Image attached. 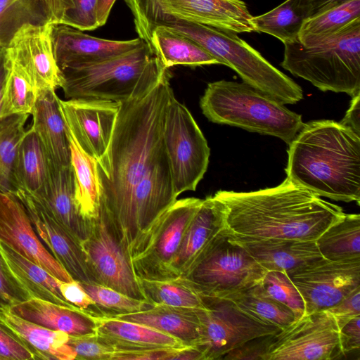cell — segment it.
I'll list each match as a JSON object with an SVG mask.
<instances>
[{
    "label": "cell",
    "instance_id": "obj_25",
    "mask_svg": "<svg viewBox=\"0 0 360 360\" xmlns=\"http://www.w3.org/2000/svg\"><path fill=\"white\" fill-rule=\"evenodd\" d=\"M198 310L155 305L139 312L109 318L146 325L178 338L186 346L197 347L202 339V328Z\"/></svg>",
    "mask_w": 360,
    "mask_h": 360
},
{
    "label": "cell",
    "instance_id": "obj_29",
    "mask_svg": "<svg viewBox=\"0 0 360 360\" xmlns=\"http://www.w3.org/2000/svg\"><path fill=\"white\" fill-rule=\"evenodd\" d=\"M66 131L74 176L75 203L84 219H95L100 214L101 206L97 160L82 149L67 127Z\"/></svg>",
    "mask_w": 360,
    "mask_h": 360
},
{
    "label": "cell",
    "instance_id": "obj_22",
    "mask_svg": "<svg viewBox=\"0 0 360 360\" xmlns=\"http://www.w3.org/2000/svg\"><path fill=\"white\" fill-rule=\"evenodd\" d=\"M161 8L176 17L235 33L255 31L242 0H158Z\"/></svg>",
    "mask_w": 360,
    "mask_h": 360
},
{
    "label": "cell",
    "instance_id": "obj_23",
    "mask_svg": "<svg viewBox=\"0 0 360 360\" xmlns=\"http://www.w3.org/2000/svg\"><path fill=\"white\" fill-rule=\"evenodd\" d=\"M56 91L43 89L31 113L30 128L37 135L48 159L61 166L70 165V150L66 126Z\"/></svg>",
    "mask_w": 360,
    "mask_h": 360
},
{
    "label": "cell",
    "instance_id": "obj_37",
    "mask_svg": "<svg viewBox=\"0 0 360 360\" xmlns=\"http://www.w3.org/2000/svg\"><path fill=\"white\" fill-rule=\"evenodd\" d=\"M259 283L224 299L252 317L281 330L292 323L295 320L293 312L268 295Z\"/></svg>",
    "mask_w": 360,
    "mask_h": 360
},
{
    "label": "cell",
    "instance_id": "obj_7",
    "mask_svg": "<svg viewBox=\"0 0 360 360\" xmlns=\"http://www.w3.org/2000/svg\"><path fill=\"white\" fill-rule=\"evenodd\" d=\"M266 272L225 229L197 264L179 278L201 297L225 298L259 283Z\"/></svg>",
    "mask_w": 360,
    "mask_h": 360
},
{
    "label": "cell",
    "instance_id": "obj_31",
    "mask_svg": "<svg viewBox=\"0 0 360 360\" xmlns=\"http://www.w3.org/2000/svg\"><path fill=\"white\" fill-rule=\"evenodd\" d=\"M0 245L11 271L32 298L79 309L63 297L60 290L62 281L40 266L19 255L5 243L0 242Z\"/></svg>",
    "mask_w": 360,
    "mask_h": 360
},
{
    "label": "cell",
    "instance_id": "obj_18",
    "mask_svg": "<svg viewBox=\"0 0 360 360\" xmlns=\"http://www.w3.org/2000/svg\"><path fill=\"white\" fill-rule=\"evenodd\" d=\"M51 39L60 70L105 60L131 51L144 42L139 37L124 41L98 38L65 24H52Z\"/></svg>",
    "mask_w": 360,
    "mask_h": 360
},
{
    "label": "cell",
    "instance_id": "obj_36",
    "mask_svg": "<svg viewBox=\"0 0 360 360\" xmlns=\"http://www.w3.org/2000/svg\"><path fill=\"white\" fill-rule=\"evenodd\" d=\"M357 20H360V0L347 1L306 19L298 40L306 46L315 45Z\"/></svg>",
    "mask_w": 360,
    "mask_h": 360
},
{
    "label": "cell",
    "instance_id": "obj_24",
    "mask_svg": "<svg viewBox=\"0 0 360 360\" xmlns=\"http://www.w3.org/2000/svg\"><path fill=\"white\" fill-rule=\"evenodd\" d=\"M8 310L26 321L70 336L96 334L95 319L80 309L31 298Z\"/></svg>",
    "mask_w": 360,
    "mask_h": 360
},
{
    "label": "cell",
    "instance_id": "obj_2",
    "mask_svg": "<svg viewBox=\"0 0 360 360\" xmlns=\"http://www.w3.org/2000/svg\"><path fill=\"white\" fill-rule=\"evenodd\" d=\"M226 231L238 240L316 241L345 212L341 207L295 185L250 192L219 191Z\"/></svg>",
    "mask_w": 360,
    "mask_h": 360
},
{
    "label": "cell",
    "instance_id": "obj_35",
    "mask_svg": "<svg viewBox=\"0 0 360 360\" xmlns=\"http://www.w3.org/2000/svg\"><path fill=\"white\" fill-rule=\"evenodd\" d=\"M309 18L306 0H285L272 10L252 16L255 32L270 34L283 44L295 41Z\"/></svg>",
    "mask_w": 360,
    "mask_h": 360
},
{
    "label": "cell",
    "instance_id": "obj_44",
    "mask_svg": "<svg viewBox=\"0 0 360 360\" xmlns=\"http://www.w3.org/2000/svg\"><path fill=\"white\" fill-rule=\"evenodd\" d=\"M68 344L75 351V359L110 360L115 350L97 334L69 336Z\"/></svg>",
    "mask_w": 360,
    "mask_h": 360
},
{
    "label": "cell",
    "instance_id": "obj_10",
    "mask_svg": "<svg viewBox=\"0 0 360 360\" xmlns=\"http://www.w3.org/2000/svg\"><path fill=\"white\" fill-rule=\"evenodd\" d=\"M340 330L327 309L304 314L274 335L264 360L342 359Z\"/></svg>",
    "mask_w": 360,
    "mask_h": 360
},
{
    "label": "cell",
    "instance_id": "obj_48",
    "mask_svg": "<svg viewBox=\"0 0 360 360\" xmlns=\"http://www.w3.org/2000/svg\"><path fill=\"white\" fill-rule=\"evenodd\" d=\"M274 335L261 336L250 340L226 354L221 359L264 360Z\"/></svg>",
    "mask_w": 360,
    "mask_h": 360
},
{
    "label": "cell",
    "instance_id": "obj_54",
    "mask_svg": "<svg viewBox=\"0 0 360 360\" xmlns=\"http://www.w3.org/2000/svg\"><path fill=\"white\" fill-rule=\"evenodd\" d=\"M309 17L339 5L349 0H306Z\"/></svg>",
    "mask_w": 360,
    "mask_h": 360
},
{
    "label": "cell",
    "instance_id": "obj_14",
    "mask_svg": "<svg viewBox=\"0 0 360 360\" xmlns=\"http://www.w3.org/2000/svg\"><path fill=\"white\" fill-rule=\"evenodd\" d=\"M164 143L160 154L133 193L124 248L129 257L136 243L155 220L176 200Z\"/></svg>",
    "mask_w": 360,
    "mask_h": 360
},
{
    "label": "cell",
    "instance_id": "obj_3",
    "mask_svg": "<svg viewBox=\"0 0 360 360\" xmlns=\"http://www.w3.org/2000/svg\"><path fill=\"white\" fill-rule=\"evenodd\" d=\"M287 179L320 197L360 201V135L333 120L304 123L288 145Z\"/></svg>",
    "mask_w": 360,
    "mask_h": 360
},
{
    "label": "cell",
    "instance_id": "obj_8",
    "mask_svg": "<svg viewBox=\"0 0 360 360\" xmlns=\"http://www.w3.org/2000/svg\"><path fill=\"white\" fill-rule=\"evenodd\" d=\"M202 199L176 200L150 225L129 255L137 278L170 281L177 278L172 264L186 230Z\"/></svg>",
    "mask_w": 360,
    "mask_h": 360
},
{
    "label": "cell",
    "instance_id": "obj_49",
    "mask_svg": "<svg viewBox=\"0 0 360 360\" xmlns=\"http://www.w3.org/2000/svg\"><path fill=\"white\" fill-rule=\"evenodd\" d=\"M36 359L34 354L0 325V360Z\"/></svg>",
    "mask_w": 360,
    "mask_h": 360
},
{
    "label": "cell",
    "instance_id": "obj_30",
    "mask_svg": "<svg viewBox=\"0 0 360 360\" xmlns=\"http://www.w3.org/2000/svg\"><path fill=\"white\" fill-rule=\"evenodd\" d=\"M96 334L115 348L183 347L180 340L138 323L110 318H94Z\"/></svg>",
    "mask_w": 360,
    "mask_h": 360
},
{
    "label": "cell",
    "instance_id": "obj_43",
    "mask_svg": "<svg viewBox=\"0 0 360 360\" xmlns=\"http://www.w3.org/2000/svg\"><path fill=\"white\" fill-rule=\"evenodd\" d=\"M31 298L11 271L0 245V309H9Z\"/></svg>",
    "mask_w": 360,
    "mask_h": 360
},
{
    "label": "cell",
    "instance_id": "obj_45",
    "mask_svg": "<svg viewBox=\"0 0 360 360\" xmlns=\"http://www.w3.org/2000/svg\"><path fill=\"white\" fill-rule=\"evenodd\" d=\"M74 8L65 14L62 24L81 31L99 27L96 8L97 0H72Z\"/></svg>",
    "mask_w": 360,
    "mask_h": 360
},
{
    "label": "cell",
    "instance_id": "obj_9",
    "mask_svg": "<svg viewBox=\"0 0 360 360\" xmlns=\"http://www.w3.org/2000/svg\"><path fill=\"white\" fill-rule=\"evenodd\" d=\"M162 140L176 195L195 191L207 171L210 149L193 115L174 94L166 110Z\"/></svg>",
    "mask_w": 360,
    "mask_h": 360
},
{
    "label": "cell",
    "instance_id": "obj_21",
    "mask_svg": "<svg viewBox=\"0 0 360 360\" xmlns=\"http://www.w3.org/2000/svg\"><path fill=\"white\" fill-rule=\"evenodd\" d=\"M48 160V173L44 185L37 193L30 194L82 243L88 235L89 220L80 215L75 203L72 166H61Z\"/></svg>",
    "mask_w": 360,
    "mask_h": 360
},
{
    "label": "cell",
    "instance_id": "obj_15",
    "mask_svg": "<svg viewBox=\"0 0 360 360\" xmlns=\"http://www.w3.org/2000/svg\"><path fill=\"white\" fill-rule=\"evenodd\" d=\"M65 126L82 149L98 160L106 152L120 103L96 98L58 100Z\"/></svg>",
    "mask_w": 360,
    "mask_h": 360
},
{
    "label": "cell",
    "instance_id": "obj_41",
    "mask_svg": "<svg viewBox=\"0 0 360 360\" xmlns=\"http://www.w3.org/2000/svg\"><path fill=\"white\" fill-rule=\"evenodd\" d=\"M80 283L101 311L103 315V318L139 312L154 306L146 300L130 297L112 288L100 284Z\"/></svg>",
    "mask_w": 360,
    "mask_h": 360
},
{
    "label": "cell",
    "instance_id": "obj_47",
    "mask_svg": "<svg viewBox=\"0 0 360 360\" xmlns=\"http://www.w3.org/2000/svg\"><path fill=\"white\" fill-rule=\"evenodd\" d=\"M60 290L66 301L91 317H103L101 311L86 292L80 283L75 280L60 282Z\"/></svg>",
    "mask_w": 360,
    "mask_h": 360
},
{
    "label": "cell",
    "instance_id": "obj_16",
    "mask_svg": "<svg viewBox=\"0 0 360 360\" xmlns=\"http://www.w3.org/2000/svg\"><path fill=\"white\" fill-rule=\"evenodd\" d=\"M0 242L47 271L62 282L73 279L39 238L20 200L0 192Z\"/></svg>",
    "mask_w": 360,
    "mask_h": 360
},
{
    "label": "cell",
    "instance_id": "obj_27",
    "mask_svg": "<svg viewBox=\"0 0 360 360\" xmlns=\"http://www.w3.org/2000/svg\"><path fill=\"white\" fill-rule=\"evenodd\" d=\"M0 325L20 340L36 359L74 360L75 351L68 344V334L55 331L0 309Z\"/></svg>",
    "mask_w": 360,
    "mask_h": 360
},
{
    "label": "cell",
    "instance_id": "obj_33",
    "mask_svg": "<svg viewBox=\"0 0 360 360\" xmlns=\"http://www.w3.org/2000/svg\"><path fill=\"white\" fill-rule=\"evenodd\" d=\"M48 165L46 153L37 135L30 128L26 130L16 154L14 165L15 191L22 190L31 194L37 193L46 181Z\"/></svg>",
    "mask_w": 360,
    "mask_h": 360
},
{
    "label": "cell",
    "instance_id": "obj_40",
    "mask_svg": "<svg viewBox=\"0 0 360 360\" xmlns=\"http://www.w3.org/2000/svg\"><path fill=\"white\" fill-rule=\"evenodd\" d=\"M46 22L38 0H0V46L7 47L24 25Z\"/></svg>",
    "mask_w": 360,
    "mask_h": 360
},
{
    "label": "cell",
    "instance_id": "obj_46",
    "mask_svg": "<svg viewBox=\"0 0 360 360\" xmlns=\"http://www.w3.org/2000/svg\"><path fill=\"white\" fill-rule=\"evenodd\" d=\"M184 347L115 348L110 360H179Z\"/></svg>",
    "mask_w": 360,
    "mask_h": 360
},
{
    "label": "cell",
    "instance_id": "obj_6",
    "mask_svg": "<svg viewBox=\"0 0 360 360\" xmlns=\"http://www.w3.org/2000/svg\"><path fill=\"white\" fill-rule=\"evenodd\" d=\"M284 44L281 66L322 91L360 94V20L323 41L306 46Z\"/></svg>",
    "mask_w": 360,
    "mask_h": 360
},
{
    "label": "cell",
    "instance_id": "obj_53",
    "mask_svg": "<svg viewBox=\"0 0 360 360\" xmlns=\"http://www.w3.org/2000/svg\"><path fill=\"white\" fill-rule=\"evenodd\" d=\"M352 98L349 109L344 118L340 122L360 135V94Z\"/></svg>",
    "mask_w": 360,
    "mask_h": 360
},
{
    "label": "cell",
    "instance_id": "obj_52",
    "mask_svg": "<svg viewBox=\"0 0 360 360\" xmlns=\"http://www.w3.org/2000/svg\"><path fill=\"white\" fill-rule=\"evenodd\" d=\"M51 24H62L68 11L74 8L72 0H38Z\"/></svg>",
    "mask_w": 360,
    "mask_h": 360
},
{
    "label": "cell",
    "instance_id": "obj_17",
    "mask_svg": "<svg viewBox=\"0 0 360 360\" xmlns=\"http://www.w3.org/2000/svg\"><path fill=\"white\" fill-rule=\"evenodd\" d=\"M22 203L39 237L71 278L79 283H96L88 267L81 243L58 223L30 193H13Z\"/></svg>",
    "mask_w": 360,
    "mask_h": 360
},
{
    "label": "cell",
    "instance_id": "obj_34",
    "mask_svg": "<svg viewBox=\"0 0 360 360\" xmlns=\"http://www.w3.org/2000/svg\"><path fill=\"white\" fill-rule=\"evenodd\" d=\"M316 243L321 255L327 259L360 260V215L345 213Z\"/></svg>",
    "mask_w": 360,
    "mask_h": 360
},
{
    "label": "cell",
    "instance_id": "obj_50",
    "mask_svg": "<svg viewBox=\"0 0 360 360\" xmlns=\"http://www.w3.org/2000/svg\"><path fill=\"white\" fill-rule=\"evenodd\" d=\"M327 310L335 316L340 329L352 318L360 316V287Z\"/></svg>",
    "mask_w": 360,
    "mask_h": 360
},
{
    "label": "cell",
    "instance_id": "obj_32",
    "mask_svg": "<svg viewBox=\"0 0 360 360\" xmlns=\"http://www.w3.org/2000/svg\"><path fill=\"white\" fill-rule=\"evenodd\" d=\"M7 74L0 104V120L31 115L39 90L28 71L6 48Z\"/></svg>",
    "mask_w": 360,
    "mask_h": 360
},
{
    "label": "cell",
    "instance_id": "obj_12",
    "mask_svg": "<svg viewBox=\"0 0 360 360\" xmlns=\"http://www.w3.org/2000/svg\"><path fill=\"white\" fill-rule=\"evenodd\" d=\"M81 245L96 283L146 300L129 255L101 210L89 220L88 235Z\"/></svg>",
    "mask_w": 360,
    "mask_h": 360
},
{
    "label": "cell",
    "instance_id": "obj_19",
    "mask_svg": "<svg viewBox=\"0 0 360 360\" xmlns=\"http://www.w3.org/2000/svg\"><path fill=\"white\" fill-rule=\"evenodd\" d=\"M51 29L49 22L25 25L6 47L28 71L39 91H56L60 86V70L54 56Z\"/></svg>",
    "mask_w": 360,
    "mask_h": 360
},
{
    "label": "cell",
    "instance_id": "obj_39",
    "mask_svg": "<svg viewBox=\"0 0 360 360\" xmlns=\"http://www.w3.org/2000/svg\"><path fill=\"white\" fill-rule=\"evenodd\" d=\"M138 281L146 300L154 306L205 308L201 297L179 278L170 281Z\"/></svg>",
    "mask_w": 360,
    "mask_h": 360
},
{
    "label": "cell",
    "instance_id": "obj_4",
    "mask_svg": "<svg viewBox=\"0 0 360 360\" xmlns=\"http://www.w3.org/2000/svg\"><path fill=\"white\" fill-rule=\"evenodd\" d=\"M169 71L144 41L138 48L98 63L60 70L66 98L123 102L146 94Z\"/></svg>",
    "mask_w": 360,
    "mask_h": 360
},
{
    "label": "cell",
    "instance_id": "obj_20",
    "mask_svg": "<svg viewBox=\"0 0 360 360\" xmlns=\"http://www.w3.org/2000/svg\"><path fill=\"white\" fill-rule=\"evenodd\" d=\"M222 201L214 194L203 199L189 223L172 264L177 278L185 276L226 229Z\"/></svg>",
    "mask_w": 360,
    "mask_h": 360
},
{
    "label": "cell",
    "instance_id": "obj_5",
    "mask_svg": "<svg viewBox=\"0 0 360 360\" xmlns=\"http://www.w3.org/2000/svg\"><path fill=\"white\" fill-rule=\"evenodd\" d=\"M200 106L210 122L273 136L288 145L304 124L300 115L244 82L208 83Z\"/></svg>",
    "mask_w": 360,
    "mask_h": 360
},
{
    "label": "cell",
    "instance_id": "obj_51",
    "mask_svg": "<svg viewBox=\"0 0 360 360\" xmlns=\"http://www.w3.org/2000/svg\"><path fill=\"white\" fill-rule=\"evenodd\" d=\"M342 350L347 353L360 348V316H355L347 322L340 330Z\"/></svg>",
    "mask_w": 360,
    "mask_h": 360
},
{
    "label": "cell",
    "instance_id": "obj_55",
    "mask_svg": "<svg viewBox=\"0 0 360 360\" xmlns=\"http://www.w3.org/2000/svg\"><path fill=\"white\" fill-rule=\"evenodd\" d=\"M116 0H97V20L99 27L103 26L107 22L112 7Z\"/></svg>",
    "mask_w": 360,
    "mask_h": 360
},
{
    "label": "cell",
    "instance_id": "obj_56",
    "mask_svg": "<svg viewBox=\"0 0 360 360\" xmlns=\"http://www.w3.org/2000/svg\"><path fill=\"white\" fill-rule=\"evenodd\" d=\"M7 74L6 47L0 46V104Z\"/></svg>",
    "mask_w": 360,
    "mask_h": 360
},
{
    "label": "cell",
    "instance_id": "obj_1",
    "mask_svg": "<svg viewBox=\"0 0 360 360\" xmlns=\"http://www.w3.org/2000/svg\"><path fill=\"white\" fill-rule=\"evenodd\" d=\"M170 79L168 71L146 94L120 102L110 144L97 160L101 210L123 247L135 187L163 148Z\"/></svg>",
    "mask_w": 360,
    "mask_h": 360
},
{
    "label": "cell",
    "instance_id": "obj_26",
    "mask_svg": "<svg viewBox=\"0 0 360 360\" xmlns=\"http://www.w3.org/2000/svg\"><path fill=\"white\" fill-rule=\"evenodd\" d=\"M266 271L288 273L322 257L316 241L293 240H238Z\"/></svg>",
    "mask_w": 360,
    "mask_h": 360
},
{
    "label": "cell",
    "instance_id": "obj_42",
    "mask_svg": "<svg viewBox=\"0 0 360 360\" xmlns=\"http://www.w3.org/2000/svg\"><path fill=\"white\" fill-rule=\"evenodd\" d=\"M259 284L268 295L288 307L295 320L305 314L303 299L286 273L268 271Z\"/></svg>",
    "mask_w": 360,
    "mask_h": 360
},
{
    "label": "cell",
    "instance_id": "obj_11",
    "mask_svg": "<svg viewBox=\"0 0 360 360\" xmlns=\"http://www.w3.org/2000/svg\"><path fill=\"white\" fill-rule=\"evenodd\" d=\"M201 298L205 308L198 310L202 339L197 347L202 353L203 360L221 359L247 341L281 330L247 314L227 299Z\"/></svg>",
    "mask_w": 360,
    "mask_h": 360
},
{
    "label": "cell",
    "instance_id": "obj_13",
    "mask_svg": "<svg viewBox=\"0 0 360 360\" xmlns=\"http://www.w3.org/2000/svg\"><path fill=\"white\" fill-rule=\"evenodd\" d=\"M286 274L303 299L305 314L327 309L360 287V260L322 257Z\"/></svg>",
    "mask_w": 360,
    "mask_h": 360
},
{
    "label": "cell",
    "instance_id": "obj_38",
    "mask_svg": "<svg viewBox=\"0 0 360 360\" xmlns=\"http://www.w3.org/2000/svg\"><path fill=\"white\" fill-rule=\"evenodd\" d=\"M30 115H15L0 120V192L15 191L14 165Z\"/></svg>",
    "mask_w": 360,
    "mask_h": 360
},
{
    "label": "cell",
    "instance_id": "obj_28",
    "mask_svg": "<svg viewBox=\"0 0 360 360\" xmlns=\"http://www.w3.org/2000/svg\"><path fill=\"white\" fill-rule=\"evenodd\" d=\"M143 39L157 54L166 68L182 65L196 67L219 64L218 60L191 39L157 26L135 28Z\"/></svg>",
    "mask_w": 360,
    "mask_h": 360
}]
</instances>
